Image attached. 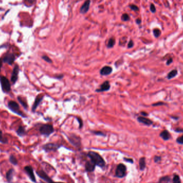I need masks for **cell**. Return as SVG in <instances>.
Wrapping results in <instances>:
<instances>
[{
  "mask_svg": "<svg viewBox=\"0 0 183 183\" xmlns=\"http://www.w3.org/2000/svg\"><path fill=\"white\" fill-rule=\"evenodd\" d=\"M88 156L96 165L102 168L105 166L106 163L105 160L98 152L92 151H89L88 153Z\"/></svg>",
  "mask_w": 183,
  "mask_h": 183,
  "instance_id": "6da1fadb",
  "label": "cell"
},
{
  "mask_svg": "<svg viewBox=\"0 0 183 183\" xmlns=\"http://www.w3.org/2000/svg\"><path fill=\"white\" fill-rule=\"evenodd\" d=\"M8 107L12 112L23 117V118H26V115L23 112L20 111V107L17 102L12 100L9 101L8 103Z\"/></svg>",
  "mask_w": 183,
  "mask_h": 183,
  "instance_id": "7a4b0ae2",
  "label": "cell"
},
{
  "mask_svg": "<svg viewBox=\"0 0 183 183\" xmlns=\"http://www.w3.org/2000/svg\"><path fill=\"white\" fill-rule=\"evenodd\" d=\"M0 83L2 91L4 93H9L11 91V84L6 77L0 76Z\"/></svg>",
  "mask_w": 183,
  "mask_h": 183,
  "instance_id": "3957f363",
  "label": "cell"
},
{
  "mask_svg": "<svg viewBox=\"0 0 183 183\" xmlns=\"http://www.w3.org/2000/svg\"><path fill=\"white\" fill-rule=\"evenodd\" d=\"M39 131L41 135L46 136H49L54 132V129L52 125L44 124L40 127Z\"/></svg>",
  "mask_w": 183,
  "mask_h": 183,
  "instance_id": "277c9868",
  "label": "cell"
},
{
  "mask_svg": "<svg viewBox=\"0 0 183 183\" xmlns=\"http://www.w3.org/2000/svg\"><path fill=\"white\" fill-rule=\"evenodd\" d=\"M126 167L123 163L119 164L117 166L115 171V176L119 178H122L126 175Z\"/></svg>",
  "mask_w": 183,
  "mask_h": 183,
  "instance_id": "5b68a950",
  "label": "cell"
},
{
  "mask_svg": "<svg viewBox=\"0 0 183 183\" xmlns=\"http://www.w3.org/2000/svg\"><path fill=\"white\" fill-rule=\"evenodd\" d=\"M61 147V145H59L57 143H49L44 144L42 146V149L46 152L50 151H55L58 150Z\"/></svg>",
  "mask_w": 183,
  "mask_h": 183,
  "instance_id": "8992f818",
  "label": "cell"
},
{
  "mask_svg": "<svg viewBox=\"0 0 183 183\" xmlns=\"http://www.w3.org/2000/svg\"><path fill=\"white\" fill-rule=\"evenodd\" d=\"M68 138L70 142L75 147L78 148L81 146V139H80L79 136L72 134L68 137Z\"/></svg>",
  "mask_w": 183,
  "mask_h": 183,
  "instance_id": "52a82bcc",
  "label": "cell"
},
{
  "mask_svg": "<svg viewBox=\"0 0 183 183\" xmlns=\"http://www.w3.org/2000/svg\"><path fill=\"white\" fill-rule=\"evenodd\" d=\"M24 170L25 172L27 173V175L28 176L29 178L30 179V180L34 182H36V180L34 173V170L33 167L30 165H27L24 167Z\"/></svg>",
  "mask_w": 183,
  "mask_h": 183,
  "instance_id": "ba28073f",
  "label": "cell"
},
{
  "mask_svg": "<svg viewBox=\"0 0 183 183\" xmlns=\"http://www.w3.org/2000/svg\"><path fill=\"white\" fill-rule=\"evenodd\" d=\"M19 72V67L18 65L16 64L13 68L12 73L11 77V81L12 83V84L14 85L16 83L18 79V74Z\"/></svg>",
  "mask_w": 183,
  "mask_h": 183,
  "instance_id": "9c48e42d",
  "label": "cell"
},
{
  "mask_svg": "<svg viewBox=\"0 0 183 183\" xmlns=\"http://www.w3.org/2000/svg\"><path fill=\"white\" fill-rule=\"evenodd\" d=\"M16 59L15 55L13 53H8L3 57V62L6 63H8L9 65H11Z\"/></svg>",
  "mask_w": 183,
  "mask_h": 183,
  "instance_id": "30bf717a",
  "label": "cell"
},
{
  "mask_svg": "<svg viewBox=\"0 0 183 183\" xmlns=\"http://www.w3.org/2000/svg\"><path fill=\"white\" fill-rule=\"evenodd\" d=\"M36 173L40 178H41L42 179H43V180H45V181H46L47 182H50L53 181V180L51 179V178H50L48 176L47 174L45 171L42 170L36 171Z\"/></svg>",
  "mask_w": 183,
  "mask_h": 183,
  "instance_id": "8fae6325",
  "label": "cell"
},
{
  "mask_svg": "<svg viewBox=\"0 0 183 183\" xmlns=\"http://www.w3.org/2000/svg\"><path fill=\"white\" fill-rule=\"evenodd\" d=\"M110 84L109 82L107 80V81H105L102 83L100 86V88L97 89L96 91L99 92L107 91H108L110 89Z\"/></svg>",
  "mask_w": 183,
  "mask_h": 183,
  "instance_id": "7c38bea8",
  "label": "cell"
},
{
  "mask_svg": "<svg viewBox=\"0 0 183 183\" xmlns=\"http://www.w3.org/2000/svg\"><path fill=\"white\" fill-rule=\"evenodd\" d=\"M113 71V69L110 66H105L102 68L100 72V74L102 76H107L111 74Z\"/></svg>",
  "mask_w": 183,
  "mask_h": 183,
  "instance_id": "4fadbf2b",
  "label": "cell"
},
{
  "mask_svg": "<svg viewBox=\"0 0 183 183\" xmlns=\"http://www.w3.org/2000/svg\"><path fill=\"white\" fill-rule=\"evenodd\" d=\"M90 4H91L90 0H86V1L85 2V3L83 4V5H82V6L81 7V8H80V12L83 14H85L86 12H87V11L89 10Z\"/></svg>",
  "mask_w": 183,
  "mask_h": 183,
  "instance_id": "5bb4252c",
  "label": "cell"
},
{
  "mask_svg": "<svg viewBox=\"0 0 183 183\" xmlns=\"http://www.w3.org/2000/svg\"><path fill=\"white\" fill-rule=\"evenodd\" d=\"M137 120L139 122L142 123L147 126H150L153 124V121L151 120L146 118L144 116H139L137 118Z\"/></svg>",
  "mask_w": 183,
  "mask_h": 183,
  "instance_id": "9a60e30c",
  "label": "cell"
},
{
  "mask_svg": "<svg viewBox=\"0 0 183 183\" xmlns=\"http://www.w3.org/2000/svg\"><path fill=\"white\" fill-rule=\"evenodd\" d=\"M96 164L92 161H88L85 164V169L87 172H93L95 170Z\"/></svg>",
  "mask_w": 183,
  "mask_h": 183,
  "instance_id": "2e32d148",
  "label": "cell"
},
{
  "mask_svg": "<svg viewBox=\"0 0 183 183\" xmlns=\"http://www.w3.org/2000/svg\"><path fill=\"white\" fill-rule=\"evenodd\" d=\"M43 99V96H41V97L37 96V97H36V98L35 99L34 103V104L33 105L32 108V112H34L35 111L36 109L37 108V107H38V106L39 105V104H40V103H41Z\"/></svg>",
  "mask_w": 183,
  "mask_h": 183,
  "instance_id": "e0dca14e",
  "label": "cell"
},
{
  "mask_svg": "<svg viewBox=\"0 0 183 183\" xmlns=\"http://www.w3.org/2000/svg\"><path fill=\"white\" fill-rule=\"evenodd\" d=\"M14 170L13 169H10L6 173V179L8 182H11L13 180L14 174Z\"/></svg>",
  "mask_w": 183,
  "mask_h": 183,
  "instance_id": "ac0fdd59",
  "label": "cell"
},
{
  "mask_svg": "<svg viewBox=\"0 0 183 183\" xmlns=\"http://www.w3.org/2000/svg\"><path fill=\"white\" fill-rule=\"evenodd\" d=\"M160 137H162L164 140H168L171 138V135L170 133L166 130L162 131L160 135Z\"/></svg>",
  "mask_w": 183,
  "mask_h": 183,
  "instance_id": "d6986e66",
  "label": "cell"
},
{
  "mask_svg": "<svg viewBox=\"0 0 183 183\" xmlns=\"http://www.w3.org/2000/svg\"><path fill=\"white\" fill-rule=\"evenodd\" d=\"M17 134L20 137H23L26 134V131L25 127L20 126L16 131Z\"/></svg>",
  "mask_w": 183,
  "mask_h": 183,
  "instance_id": "ffe728a7",
  "label": "cell"
},
{
  "mask_svg": "<svg viewBox=\"0 0 183 183\" xmlns=\"http://www.w3.org/2000/svg\"><path fill=\"white\" fill-rule=\"evenodd\" d=\"M139 167H140V170H141V171L144 170V169H145V167H146L145 158V157L140 158L139 159Z\"/></svg>",
  "mask_w": 183,
  "mask_h": 183,
  "instance_id": "44dd1931",
  "label": "cell"
},
{
  "mask_svg": "<svg viewBox=\"0 0 183 183\" xmlns=\"http://www.w3.org/2000/svg\"><path fill=\"white\" fill-rule=\"evenodd\" d=\"M0 143H2L3 144H8V140L6 137H4L2 131L0 129Z\"/></svg>",
  "mask_w": 183,
  "mask_h": 183,
  "instance_id": "7402d4cb",
  "label": "cell"
},
{
  "mask_svg": "<svg viewBox=\"0 0 183 183\" xmlns=\"http://www.w3.org/2000/svg\"><path fill=\"white\" fill-rule=\"evenodd\" d=\"M177 70L176 69H174V70H172V71H171L169 74H168V76H167V78L168 79H171L173 77H174L176 76L177 75Z\"/></svg>",
  "mask_w": 183,
  "mask_h": 183,
  "instance_id": "603a6c76",
  "label": "cell"
},
{
  "mask_svg": "<svg viewBox=\"0 0 183 183\" xmlns=\"http://www.w3.org/2000/svg\"><path fill=\"white\" fill-rule=\"evenodd\" d=\"M9 161H10V162L12 164L15 165V166L17 165V164H18V160H17V158H16L15 156L12 155L10 156V157H9Z\"/></svg>",
  "mask_w": 183,
  "mask_h": 183,
  "instance_id": "cb8c5ba5",
  "label": "cell"
},
{
  "mask_svg": "<svg viewBox=\"0 0 183 183\" xmlns=\"http://www.w3.org/2000/svg\"><path fill=\"white\" fill-rule=\"evenodd\" d=\"M115 44V40L114 38H112L110 39L108 41L107 47L108 48H112L113 47H114Z\"/></svg>",
  "mask_w": 183,
  "mask_h": 183,
  "instance_id": "d4e9b609",
  "label": "cell"
},
{
  "mask_svg": "<svg viewBox=\"0 0 183 183\" xmlns=\"http://www.w3.org/2000/svg\"><path fill=\"white\" fill-rule=\"evenodd\" d=\"M17 99H18V101H19V103L21 104V105L22 106H23V107L25 109H27V105L26 102H25V101H24V100H23V99H22V98H21L20 97H19V96L18 97Z\"/></svg>",
  "mask_w": 183,
  "mask_h": 183,
  "instance_id": "484cf974",
  "label": "cell"
},
{
  "mask_svg": "<svg viewBox=\"0 0 183 183\" xmlns=\"http://www.w3.org/2000/svg\"><path fill=\"white\" fill-rule=\"evenodd\" d=\"M171 180V179L168 176H165L163 177H162L160 179L159 182H170Z\"/></svg>",
  "mask_w": 183,
  "mask_h": 183,
  "instance_id": "4316f807",
  "label": "cell"
},
{
  "mask_svg": "<svg viewBox=\"0 0 183 183\" xmlns=\"http://www.w3.org/2000/svg\"><path fill=\"white\" fill-rule=\"evenodd\" d=\"M153 33H154V36H155V37L157 38L160 35L161 32V31L159 30V29L155 28V29H154V30H153Z\"/></svg>",
  "mask_w": 183,
  "mask_h": 183,
  "instance_id": "83f0119b",
  "label": "cell"
},
{
  "mask_svg": "<svg viewBox=\"0 0 183 183\" xmlns=\"http://www.w3.org/2000/svg\"><path fill=\"white\" fill-rule=\"evenodd\" d=\"M172 181H173V182H177V183H180L181 182L179 177L177 174H174V177L173 178Z\"/></svg>",
  "mask_w": 183,
  "mask_h": 183,
  "instance_id": "f1b7e54d",
  "label": "cell"
},
{
  "mask_svg": "<svg viewBox=\"0 0 183 183\" xmlns=\"http://www.w3.org/2000/svg\"><path fill=\"white\" fill-rule=\"evenodd\" d=\"M122 19L124 21H128L130 20V17L127 13L123 14L122 16Z\"/></svg>",
  "mask_w": 183,
  "mask_h": 183,
  "instance_id": "f546056e",
  "label": "cell"
},
{
  "mask_svg": "<svg viewBox=\"0 0 183 183\" xmlns=\"http://www.w3.org/2000/svg\"><path fill=\"white\" fill-rule=\"evenodd\" d=\"M176 141L179 144H183V135L180 136V137H179L177 138V140H176Z\"/></svg>",
  "mask_w": 183,
  "mask_h": 183,
  "instance_id": "4dcf8cb0",
  "label": "cell"
},
{
  "mask_svg": "<svg viewBox=\"0 0 183 183\" xmlns=\"http://www.w3.org/2000/svg\"><path fill=\"white\" fill-rule=\"evenodd\" d=\"M42 57L43 59L45 61H46V62H47L48 63H52V60H51L49 57H48L47 56H43Z\"/></svg>",
  "mask_w": 183,
  "mask_h": 183,
  "instance_id": "1f68e13d",
  "label": "cell"
},
{
  "mask_svg": "<svg viewBox=\"0 0 183 183\" xmlns=\"http://www.w3.org/2000/svg\"><path fill=\"white\" fill-rule=\"evenodd\" d=\"M93 133L97 135H100V136H105L106 135L103 132H102V131H93Z\"/></svg>",
  "mask_w": 183,
  "mask_h": 183,
  "instance_id": "d6a6232c",
  "label": "cell"
},
{
  "mask_svg": "<svg viewBox=\"0 0 183 183\" xmlns=\"http://www.w3.org/2000/svg\"><path fill=\"white\" fill-rule=\"evenodd\" d=\"M150 11L153 13L156 12V8H155V5H154L153 4H151L150 6Z\"/></svg>",
  "mask_w": 183,
  "mask_h": 183,
  "instance_id": "836d02e7",
  "label": "cell"
},
{
  "mask_svg": "<svg viewBox=\"0 0 183 183\" xmlns=\"http://www.w3.org/2000/svg\"><path fill=\"white\" fill-rule=\"evenodd\" d=\"M130 7L132 10H134V11H138L139 10V8L136 5H131L130 6Z\"/></svg>",
  "mask_w": 183,
  "mask_h": 183,
  "instance_id": "e575fe53",
  "label": "cell"
},
{
  "mask_svg": "<svg viewBox=\"0 0 183 183\" xmlns=\"http://www.w3.org/2000/svg\"><path fill=\"white\" fill-rule=\"evenodd\" d=\"M154 159V162L155 163H158L161 160V157L160 156H155Z\"/></svg>",
  "mask_w": 183,
  "mask_h": 183,
  "instance_id": "d590c367",
  "label": "cell"
},
{
  "mask_svg": "<svg viewBox=\"0 0 183 183\" xmlns=\"http://www.w3.org/2000/svg\"><path fill=\"white\" fill-rule=\"evenodd\" d=\"M134 45V43L132 40H130V42L128 43V47L129 48H132Z\"/></svg>",
  "mask_w": 183,
  "mask_h": 183,
  "instance_id": "8d00e7d4",
  "label": "cell"
},
{
  "mask_svg": "<svg viewBox=\"0 0 183 183\" xmlns=\"http://www.w3.org/2000/svg\"><path fill=\"white\" fill-rule=\"evenodd\" d=\"M77 120L78 121L79 123V128H82L83 125V122H82V120L80 119V118H77Z\"/></svg>",
  "mask_w": 183,
  "mask_h": 183,
  "instance_id": "74e56055",
  "label": "cell"
},
{
  "mask_svg": "<svg viewBox=\"0 0 183 183\" xmlns=\"http://www.w3.org/2000/svg\"><path fill=\"white\" fill-rule=\"evenodd\" d=\"M124 159L125 160L126 162H130V163H133V160L132 159H131V158H124Z\"/></svg>",
  "mask_w": 183,
  "mask_h": 183,
  "instance_id": "f35d334b",
  "label": "cell"
},
{
  "mask_svg": "<svg viewBox=\"0 0 183 183\" xmlns=\"http://www.w3.org/2000/svg\"><path fill=\"white\" fill-rule=\"evenodd\" d=\"M163 104H164L163 103H162V102H159V103H155V104H153L152 105L156 106H158V105H163Z\"/></svg>",
  "mask_w": 183,
  "mask_h": 183,
  "instance_id": "ab89813d",
  "label": "cell"
},
{
  "mask_svg": "<svg viewBox=\"0 0 183 183\" xmlns=\"http://www.w3.org/2000/svg\"><path fill=\"white\" fill-rule=\"evenodd\" d=\"M172 58H169V60H168V61H167V62H166V64L167 65H169L171 63H172Z\"/></svg>",
  "mask_w": 183,
  "mask_h": 183,
  "instance_id": "60d3db41",
  "label": "cell"
},
{
  "mask_svg": "<svg viewBox=\"0 0 183 183\" xmlns=\"http://www.w3.org/2000/svg\"><path fill=\"white\" fill-rule=\"evenodd\" d=\"M176 131H177V132H183V129H181V128H177L175 129Z\"/></svg>",
  "mask_w": 183,
  "mask_h": 183,
  "instance_id": "b9f144b4",
  "label": "cell"
},
{
  "mask_svg": "<svg viewBox=\"0 0 183 183\" xmlns=\"http://www.w3.org/2000/svg\"><path fill=\"white\" fill-rule=\"evenodd\" d=\"M63 75H57V76H56V78L58 79H61L62 78H63Z\"/></svg>",
  "mask_w": 183,
  "mask_h": 183,
  "instance_id": "7bdbcfd3",
  "label": "cell"
},
{
  "mask_svg": "<svg viewBox=\"0 0 183 183\" xmlns=\"http://www.w3.org/2000/svg\"><path fill=\"white\" fill-rule=\"evenodd\" d=\"M136 22L137 24H140L141 23V19H137L136 20Z\"/></svg>",
  "mask_w": 183,
  "mask_h": 183,
  "instance_id": "ee69618b",
  "label": "cell"
},
{
  "mask_svg": "<svg viewBox=\"0 0 183 183\" xmlns=\"http://www.w3.org/2000/svg\"><path fill=\"white\" fill-rule=\"evenodd\" d=\"M141 114L142 115H144V116H147V115H148V113H146V112H141Z\"/></svg>",
  "mask_w": 183,
  "mask_h": 183,
  "instance_id": "f6af8a7d",
  "label": "cell"
},
{
  "mask_svg": "<svg viewBox=\"0 0 183 183\" xmlns=\"http://www.w3.org/2000/svg\"><path fill=\"white\" fill-rule=\"evenodd\" d=\"M2 61L1 59H0V70H1V68L2 67Z\"/></svg>",
  "mask_w": 183,
  "mask_h": 183,
  "instance_id": "bcb514c9",
  "label": "cell"
},
{
  "mask_svg": "<svg viewBox=\"0 0 183 183\" xmlns=\"http://www.w3.org/2000/svg\"><path fill=\"white\" fill-rule=\"evenodd\" d=\"M34 1V0H28V2L30 3H33Z\"/></svg>",
  "mask_w": 183,
  "mask_h": 183,
  "instance_id": "7dc6e473",
  "label": "cell"
}]
</instances>
